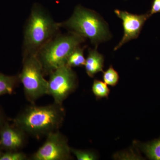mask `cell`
<instances>
[{
  "mask_svg": "<svg viewBox=\"0 0 160 160\" xmlns=\"http://www.w3.org/2000/svg\"><path fill=\"white\" fill-rule=\"evenodd\" d=\"M114 12L118 17L122 21L124 29L122 38L115 47L114 50L116 51L130 40L138 38L145 22L150 16L149 12L144 14H133L118 9L115 10Z\"/></svg>",
  "mask_w": 160,
  "mask_h": 160,
  "instance_id": "8",
  "label": "cell"
},
{
  "mask_svg": "<svg viewBox=\"0 0 160 160\" xmlns=\"http://www.w3.org/2000/svg\"><path fill=\"white\" fill-rule=\"evenodd\" d=\"M20 82L19 74L7 75L0 72V96L13 93Z\"/></svg>",
  "mask_w": 160,
  "mask_h": 160,
  "instance_id": "11",
  "label": "cell"
},
{
  "mask_svg": "<svg viewBox=\"0 0 160 160\" xmlns=\"http://www.w3.org/2000/svg\"><path fill=\"white\" fill-rule=\"evenodd\" d=\"M104 62V56L99 53L97 48L89 49L85 65L88 75L93 78L98 72L103 71Z\"/></svg>",
  "mask_w": 160,
  "mask_h": 160,
  "instance_id": "10",
  "label": "cell"
},
{
  "mask_svg": "<svg viewBox=\"0 0 160 160\" xmlns=\"http://www.w3.org/2000/svg\"><path fill=\"white\" fill-rule=\"evenodd\" d=\"M149 12L150 16L155 13L160 12V0H153L151 9Z\"/></svg>",
  "mask_w": 160,
  "mask_h": 160,
  "instance_id": "18",
  "label": "cell"
},
{
  "mask_svg": "<svg viewBox=\"0 0 160 160\" xmlns=\"http://www.w3.org/2000/svg\"><path fill=\"white\" fill-rule=\"evenodd\" d=\"M26 154L19 151L3 152L0 156V160H25Z\"/></svg>",
  "mask_w": 160,
  "mask_h": 160,
  "instance_id": "16",
  "label": "cell"
},
{
  "mask_svg": "<svg viewBox=\"0 0 160 160\" xmlns=\"http://www.w3.org/2000/svg\"><path fill=\"white\" fill-rule=\"evenodd\" d=\"M65 109L62 105L28 106L12 120V123L26 134L39 138L59 130L64 122Z\"/></svg>",
  "mask_w": 160,
  "mask_h": 160,
  "instance_id": "1",
  "label": "cell"
},
{
  "mask_svg": "<svg viewBox=\"0 0 160 160\" xmlns=\"http://www.w3.org/2000/svg\"><path fill=\"white\" fill-rule=\"evenodd\" d=\"M142 148L143 151L150 159L160 160V138L144 144Z\"/></svg>",
  "mask_w": 160,
  "mask_h": 160,
  "instance_id": "13",
  "label": "cell"
},
{
  "mask_svg": "<svg viewBox=\"0 0 160 160\" xmlns=\"http://www.w3.org/2000/svg\"><path fill=\"white\" fill-rule=\"evenodd\" d=\"M47 94L51 96L54 102L62 105L63 102L74 91L77 79L71 67L65 65L49 74Z\"/></svg>",
  "mask_w": 160,
  "mask_h": 160,
  "instance_id": "6",
  "label": "cell"
},
{
  "mask_svg": "<svg viewBox=\"0 0 160 160\" xmlns=\"http://www.w3.org/2000/svg\"><path fill=\"white\" fill-rule=\"evenodd\" d=\"M92 91L98 98H108L110 92L107 84L98 80H95L93 82Z\"/></svg>",
  "mask_w": 160,
  "mask_h": 160,
  "instance_id": "14",
  "label": "cell"
},
{
  "mask_svg": "<svg viewBox=\"0 0 160 160\" xmlns=\"http://www.w3.org/2000/svg\"><path fill=\"white\" fill-rule=\"evenodd\" d=\"M8 121L3 109L0 106V130L5 123Z\"/></svg>",
  "mask_w": 160,
  "mask_h": 160,
  "instance_id": "19",
  "label": "cell"
},
{
  "mask_svg": "<svg viewBox=\"0 0 160 160\" xmlns=\"http://www.w3.org/2000/svg\"><path fill=\"white\" fill-rule=\"evenodd\" d=\"M71 150L66 138L59 130L46 136L42 146L32 155L33 160H66L71 158Z\"/></svg>",
  "mask_w": 160,
  "mask_h": 160,
  "instance_id": "7",
  "label": "cell"
},
{
  "mask_svg": "<svg viewBox=\"0 0 160 160\" xmlns=\"http://www.w3.org/2000/svg\"><path fill=\"white\" fill-rule=\"evenodd\" d=\"M86 46H78L69 55L66 65L69 67H80L85 66L86 59L84 55V50Z\"/></svg>",
  "mask_w": 160,
  "mask_h": 160,
  "instance_id": "12",
  "label": "cell"
},
{
  "mask_svg": "<svg viewBox=\"0 0 160 160\" xmlns=\"http://www.w3.org/2000/svg\"><path fill=\"white\" fill-rule=\"evenodd\" d=\"M42 64L37 55H23L22 69L19 74L26 99L32 104L47 94L48 81L44 78Z\"/></svg>",
  "mask_w": 160,
  "mask_h": 160,
  "instance_id": "5",
  "label": "cell"
},
{
  "mask_svg": "<svg viewBox=\"0 0 160 160\" xmlns=\"http://www.w3.org/2000/svg\"><path fill=\"white\" fill-rule=\"evenodd\" d=\"M85 41V38L73 32L57 35L40 50L37 56L44 75H49L61 66L66 65L73 50Z\"/></svg>",
  "mask_w": 160,
  "mask_h": 160,
  "instance_id": "4",
  "label": "cell"
},
{
  "mask_svg": "<svg viewBox=\"0 0 160 160\" xmlns=\"http://www.w3.org/2000/svg\"><path fill=\"white\" fill-rule=\"evenodd\" d=\"M3 151H2V149H0V156L1 155V154H2V153Z\"/></svg>",
  "mask_w": 160,
  "mask_h": 160,
  "instance_id": "20",
  "label": "cell"
},
{
  "mask_svg": "<svg viewBox=\"0 0 160 160\" xmlns=\"http://www.w3.org/2000/svg\"><path fill=\"white\" fill-rule=\"evenodd\" d=\"M26 133L7 121L0 130V149L2 151H20L25 145Z\"/></svg>",
  "mask_w": 160,
  "mask_h": 160,
  "instance_id": "9",
  "label": "cell"
},
{
  "mask_svg": "<svg viewBox=\"0 0 160 160\" xmlns=\"http://www.w3.org/2000/svg\"><path fill=\"white\" fill-rule=\"evenodd\" d=\"M103 79L104 82L107 85L114 86H116L118 82L119 76L112 66H110L107 70L103 72Z\"/></svg>",
  "mask_w": 160,
  "mask_h": 160,
  "instance_id": "15",
  "label": "cell"
},
{
  "mask_svg": "<svg viewBox=\"0 0 160 160\" xmlns=\"http://www.w3.org/2000/svg\"><path fill=\"white\" fill-rule=\"evenodd\" d=\"M61 25L42 7L35 5L24 30L23 55H37L47 43L58 35Z\"/></svg>",
  "mask_w": 160,
  "mask_h": 160,
  "instance_id": "2",
  "label": "cell"
},
{
  "mask_svg": "<svg viewBox=\"0 0 160 160\" xmlns=\"http://www.w3.org/2000/svg\"><path fill=\"white\" fill-rule=\"evenodd\" d=\"M60 25L72 32L89 39L92 44L97 46L110 37L107 24L99 15L82 6H77L71 17Z\"/></svg>",
  "mask_w": 160,
  "mask_h": 160,
  "instance_id": "3",
  "label": "cell"
},
{
  "mask_svg": "<svg viewBox=\"0 0 160 160\" xmlns=\"http://www.w3.org/2000/svg\"><path fill=\"white\" fill-rule=\"evenodd\" d=\"M71 152L76 157L78 160H94L96 159L95 155L91 152L78 150L70 148Z\"/></svg>",
  "mask_w": 160,
  "mask_h": 160,
  "instance_id": "17",
  "label": "cell"
}]
</instances>
